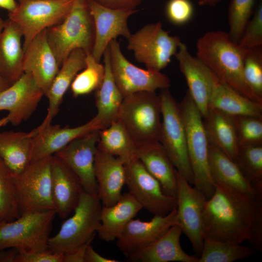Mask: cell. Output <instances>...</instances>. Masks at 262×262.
<instances>
[{
	"mask_svg": "<svg viewBox=\"0 0 262 262\" xmlns=\"http://www.w3.org/2000/svg\"><path fill=\"white\" fill-rule=\"evenodd\" d=\"M63 256L49 250L33 252L19 251L16 262H63Z\"/></svg>",
	"mask_w": 262,
	"mask_h": 262,
	"instance_id": "cell-44",
	"label": "cell"
},
{
	"mask_svg": "<svg viewBox=\"0 0 262 262\" xmlns=\"http://www.w3.org/2000/svg\"><path fill=\"white\" fill-rule=\"evenodd\" d=\"M177 224L161 237L129 260L139 262H198V257L187 254L180 244L182 234Z\"/></svg>",
	"mask_w": 262,
	"mask_h": 262,
	"instance_id": "cell-29",
	"label": "cell"
},
{
	"mask_svg": "<svg viewBox=\"0 0 262 262\" xmlns=\"http://www.w3.org/2000/svg\"><path fill=\"white\" fill-rule=\"evenodd\" d=\"M93 17L95 39L92 55L96 61L100 62L109 43L118 36L127 39L131 35L128 25L129 17L137 11L111 8L103 6L95 0H86Z\"/></svg>",
	"mask_w": 262,
	"mask_h": 262,
	"instance_id": "cell-17",
	"label": "cell"
},
{
	"mask_svg": "<svg viewBox=\"0 0 262 262\" xmlns=\"http://www.w3.org/2000/svg\"><path fill=\"white\" fill-rule=\"evenodd\" d=\"M179 105L185 131L193 186L208 199L213 193L215 184L209 169V143L203 117L188 91Z\"/></svg>",
	"mask_w": 262,
	"mask_h": 262,
	"instance_id": "cell-3",
	"label": "cell"
},
{
	"mask_svg": "<svg viewBox=\"0 0 262 262\" xmlns=\"http://www.w3.org/2000/svg\"><path fill=\"white\" fill-rule=\"evenodd\" d=\"M4 24V20L0 17V34L2 32Z\"/></svg>",
	"mask_w": 262,
	"mask_h": 262,
	"instance_id": "cell-53",
	"label": "cell"
},
{
	"mask_svg": "<svg viewBox=\"0 0 262 262\" xmlns=\"http://www.w3.org/2000/svg\"><path fill=\"white\" fill-rule=\"evenodd\" d=\"M51 192L56 214L65 219L77 206L84 191L80 180L59 157L53 155L50 161Z\"/></svg>",
	"mask_w": 262,
	"mask_h": 262,
	"instance_id": "cell-20",
	"label": "cell"
},
{
	"mask_svg": "<svg viewBox=\"0 0 262 262\" xmlns=\"http://www.w3.org/2000/svg\"><path fill=\"white\" fill-rule=\"evenodd\" d=\"M137 157L159 181L164 193L176 197L177 171L160 142L137 147Z\"/></svg>",
	"mask_w": 262,
	"mask_h": 262,
	"instance_id": "cell-26",
	"label": "cell"
},
{
	"mask_svg": "<svg viewBox=\"0 0 262 262\" xmlns=\"http://www.w3.org/2000/svg\"><path fill=\"white\" fill-rule=\"evenodd\" d=\"M98 3L116 9L135 10L143 0H95Z\"/></svg>",
	"mask_w": 262,
	"mask_h": 262,
	"instance_id": "cell-45",
	"label": "cell"
},
{
	"mask_svg": "<svg viewBox=\"0 0 262 262\" xmlns=\"http://www.w3.org/2000/svg\"><path fill=\"white\" fill-rule=\"evenodd\" d=\"M78 73L70 88L74 97L88 94L96 91L101 84L105 75L104 65L98 62L92 53L86 56V67Z\"/></svg>",
	"mask_w": 262,
	"mask_h": 262,
	"instance_id": "cell-38",
	"label": "cell"
},
{
	"mask_svg": "<svg viewBox=\"0 0 262 262\" xmlns=\"http://www.w3.org/2000/svg\"><path fill=\"white\" fill-rule=\"evenodd\" d=\"M243 71L249 86L257 96L262 99V47L245 48Z\"/></svg>",
	"mask_w": 262,
	"mask_h": 262,
	"instance_id": "cell-40",
	"label": "cell"
},
{
	"mask_svg": "<svg viewBox=\"0 0 262 262\" xmlns=\"http://www.w3.org/2000/svg\"><path fill=\"white\" fill-rule=\"evenodd\" d=\"M23 35L18 25L8 18L0 34V74L11 84L24 73Z\"/></svg>",
	"mask_w": 262,
	"mask_h": 262,
	"instance_id": "cell-27",
	"label": "cell"
},
{
	"mask_svg": "<svg viewBox=\"0 0 262 262\" xmlns=\"http://www.w3.org/2000/svg\"><path fill=\"white\" fill-rule=\"evenodd\" d=\"M19 251L14 247L0 250V262H16Z\"/></svg>",
	"mask_w": 262,
	"mask_h": 262,
	"instance_id": "cell-48",
	"label": "cell"
},
{
	"mask_svg": "<svg viewBox=\"0 0 262 262\" xmlns=\"http://www.w3.org/2000/svg\"><path fill=\"white\" fill-rule=\"evenodd\" d=\"M203 118L208 142L235 162L239 146L232 115L209 107Z\"/></svg>",
	"mask_w": 262,
	"mask_h": 262,
	"instance_id": "cell-30",
	"label": "cell"
},
{
	"mask_svg": "<svg viewBox=\"0 0 262 262\" xmlns=\"http://www.w3.org/2000/svg\"><path fill=\"white\" fill-rule=\"evenodd\" d=\"M127 48L136 60L148 69L161 71L171 62L181 42L178 36L170 35L160 22L147 24L131 34Z\"/></svg>",
	"mask_w": 262,
	"mask_h": 262,
	"instance_id": "cell-11",
	"label": "cell"
},
{
	"mask_svg": "<svg viewBox=\"0 0 262 262\" xmlns=\"http://www.w3.org/2000/svg\"><path fill=\"white\" fill-rule=\"evenodd\" d=\"M60 67L45 29L32 40L24 50L23 72L32 75L46 96Z\"/></svg>",
	"mask_w": 262,
	"mask_h": 262,
	"instance_id": "cell-21",
	"label": "cell"
},
{
	"mask_svg": "<svg viewBox=\"0 0 262 262\" xmlns=\"http://www.w3.org/2000/svg\"><path fill=\"white\" fill-rule=\"evenodd\" d=\"M142 209L128 193L122 194L118 201L110 206H102L100 224L97 232L102 240L109 242L117 239L127 224Z\"/></svg>",
	"mask_w": 262,
	"mask_h": 262,
	"instance_id": "cell-28",
	"label": "cell"
},
{
	"mask_svg": "<svg viewBox=\"0 0 262 262\" xmlns=\"http://www.w3.org/2000/svg\"><path fill=\"white\" fill-rule=\"evenodd\" d=\"M161 103L155 92H137L124 98L118 120L137 147L160 142Z\"/></svg>",
	"mask_w": 262,
	"mask_h": 262,
	"instance_id": "cell-5",
	"label": "cell"
},
{
	"mask_svg": "<svg viewBox=\"0 0 262 262\" xmlns=\"http://www.w3.org/2000/svg\"><path fill=\"white\" fill-rule=\"evenodd\" d=\"M166 15L173 24L182 25L189 21L194 15V7L189 0H169L166 6Z\"/></svg>",
	"mask_w": 262,
	"mask_h": 262,
	"instance_id": "cell-43",
	"label": "cell"
},
{
	"mask_svg": "<svg viewBox=\"0 0 262 262\" xmlns=\"http://www.w3.org/2000/svg\"><path fill=\"white\" fill-rule=\"evenodd\" d=\"M177 224L179 222L176 208L165 215H154L147 221L132 219L116 240V246L129 260Z\"/></svg>",
	"mask_w": 262,
	"mask_h": 262,
	"instance_id": "cell-15",
	"label": "cell"
},
{
	"mask_svg": "<svg viewBox=\"0 0 262 262\" xmlns=\"http://www.w3.org/2000/svg\"><path fill=\"white\" fill-rule=\"evenodd\" d=\"M101 208L97 194L83 191L73 214L63 222L56 234L50 237L48 249L64 255L92 241L100 224Z\"/></svg>",
	"mask_w": 262,
	"mask_h": 262,
	"instance_id": "cell-6",
	"label": "cell"
},
{
	"mask_svg": "<svg viewBox=\"0 0 262 262\" xmlns=\"http://www.w3.org/2000/svg\"><path fill=\"white\" fill-rule=\"evenodd\" d=\"M11 84L0 74V93L8 88Z\"/></svg>",
	"mask_w": 262,
	"mask_h": 262,
	"instance_id": "cell-51",
	"label": "cell"
},
{
	"mask_svg": "<svg viewBox=\"0 0 262 262\" xmlns=\"http://www.w3.org/2000/svg\"><path fill=\"white\" fill-rule=\"evenodd\" d=\"M125 184L129 193L154 215H165L177 207L176 197L163 192L159 181L137 158L125 164Z\"/></svg>",
	"mask_w": 262,
	"mask_h": 262,
	"instance_id": "cell-13",
	"label": "cell"
},
{
	"mask_svg": "<svg viewBox=\"0 0 262 262\" xmlns=\"http://www.w3.org/2000/svg\"><path fill=\"white\" fill-rule=\"evenodd\" d=\"M98 149L121 159L125 164L137 159V147L129 132L119 120L100 130Z\"/></svg>",
	"mask_w": 262,
	"mask_h": 262,
	"instance_id": "cell-34",
	"label": "cell"
},
{
	"mask_svg": "<svg viewBox=\"0 0 262 262\" xmlns=\"http://www.w3.org/2000/svg\"><path fill=\"white\" fill-rule=\"evenodd\" d=\"M44 95L32 75L24 73L0 93V111H7L8 122L17 126L30 117Z\"/></svg>",
	"mask_w": 262,
	"mask_h": 262,
	"instance_id": "cell-18",
	"label": "cell"
},
{
	"mask_svg": "<svg viewBox=\"0 0 262 262\" xmlns=\"http://www.w3.org/2000/svg\"><path fill=\"white\" fill-rule=\"evenodd\" d=\"M255 0H231L228 9L230 39L238 43L246 26L252 16Z\"/></svg>",
	"mask_w": 262,
	"mask_h": 262,
	"instance_id": "cell-39",
	"label": "cell"
},
{
	"mask_svg": "<svg viewBox=\"0 0 262 262\" xmlns=\"http://www.w3.org/2000/svg\"><path fill=\"white\" fill-rule=\"evenodd\" d=\"M175 56L187 82V91L204 118L208 113L216 76L196 56H193L181 42Z\"/></svg>",
	"mask_w": 262,
	"mask_h": 262,
	"instance_id": "cell-19",
	"label": "cell"
},
{
	"mask_svg": "<svg viewBox=\"0 0 262 262\" xmlns=\"http://www.w3.org/2000/svg\"><path fill=\"white\" fill-rule=\"evenodd\" d=\"M36 128L29 132L0 133V157L13 174H18L31 162Z\"/></svg>",
	"mask_w": 262,
	"mask_h": 262,
	"instance_id": "cell-31",
	"label": "cell"
},
{
	"mask_svg": "<svg viewBox=\"0 0 262 262\" xmlns=\"http://www.w3.org/2000/svg\"><path fill=\"white\" fill-rule=\"evenodd\" d=\"M238 44L244 48L262 46V1L259 0L254 8Z\"/></svg>",
	"mask_w": 262,
	"mask_h": 262,
	"instance_id": "cell-42",
	"label": "cell"
},
{
	"mask_svg": "<svg viewBox=\"0 0 262 262\" xmlns=\"http://www.w3.org/2000/svg\"><path fill=\"white\" fill-rule=\"evenodd\" d=\"M51 157L32 161L21 172L13 174L20 215L55 210L51 192Z\"/></svg>",
	"mask_w": 262,
	"mask_h": 262,
	"instance_id": "cell-8",
	"label": "cell"
},
{
	"mask_svg": "<svg viewBox=\"0 0 262 262\" xmlns=\"http://www.w3.org/2000/svg\"><path fill=\"white\" fill-rule=\"evenodd\" d=\"M17 5L15 0H0V8L7 10L8 12L15 10Z\"/></svg>",
	"mask_w": 262,
	"mask_h": 262,
	"instance_id": "cell-49",
	"label": "cell"
},
{
	"mask_svg": "<svg viewBox=\"0 0 262 262\" xmlns=\"http://www.w3.org/2000/svg\"><path fill=\"white\" fill-rule=\"evenodd\" d=\"M102 129L96 116L87 123L73 128L51 124L38 126L36 128V133L33 141L32 161L52 156L76 138Z\"/></svg>",
	"mask_w": 262,
	"mask_h": 262,
	"instance_id": "cell-23",
	"label": "cell"
},
{
	"mask_svg": "<svg viewBox=\"0 0 262 262\" xmlns=\"http://www.w3.org/2000/svg\"><path fill=\"white\" fill-rule=\"evenodd\" d=\"M176 193L179 225L188 238L198 257L204 241L202 214L206 198L178 172Z\"/></svg>",
	"mask_w": 262,
	"mask_h": 262,
	"instance_id": "cell-14",
	"label": "cell"
},
{
	"mask_svg": "<svg viewBox=\"0 0 262 262\" xmlns=\"http://www.w3.org/2000/svg\"><path fill=\"white\" fill-rule=\"evenodd\" d=\"M208 143L209 166L214 184L262 201V196L247 180L235 163L216 146Z\"/></svg>",
	"mask_w": 262,
	"mask_h": 262,
	"instance_id": "cell-24",
	"label": "cell"
},
{
	"mask_svg": "<svg viewBox=\"0 0 262 262\" xmlns=\"http://www.w3.org/2000/svg\"><path fill=\"white\" fill-rule=\"evenodd\" d=\"M16 9L8 12V18L19 27L24 50L32 40L45 29L64 20L74 0H19Z\"/></svg>",
	"mask_w": 262,
	"mask_h": 262,
	"instance_id": "cell-10",
	"label": "cell"
},
{
	"mask_svg": "<svg viewBox=\"0 0 262 262\" xmlns=\"http://www.w3.org/2000/svg\"><path fill=\"white\" fill-rule=\"evenodd\" d=\"M94 175L98 196L103 206L115 204L122 194L126 182L124 162L97 148L94 161Z\"/></svg>",
	"mask_w": 262,
	"mask_h": 262,
	"instance_id": "cell-22",
	"label": "cell"
},
{
	"mask_svg": "<svg viewBox=\"0 0 262 262\" xmlns=\"http://www.w3.org/2000/svg\"><path fill=\"white\" fill-rule=\"evenodd\" d=\"M47 35L60 66L74 49H81L86 54L91 53L95 29L86 0H74L64 20L47 29Z\"/></svg>",
	"mask_w": 262,
	"mask_h": 262,
	"instance_id": "cell-4",
	"label": "cell"
},
{
	"mask_svg": "<svg viewBox=\"0 0 262 262\" xmlns=\"http://www.w3.org/2000/svg\"><path fill=\"white\" fill-rule=\"evenodd\" d=\"M203 237L242 244L247 241L262 250V202L215 184L202 214Z\"/></svg>",
	"mask_w": 262,
	"mask_h": 262,
	"instance_id": "cell-1",
	"label": "cell"
},
{
	"mask_svg": "<svg viewBox=\"0 0 262 262\" xmlns=\"http://www.w3.org/2000/svg\"><path fill=\"white\" fill-rule=\"evenodd\" d=\"M115 259H109L102 256L97 253L91 246V243L89 244L86 248L84 262H118Z\"/></svg>",
	"mask_w": 262,
	"mask_h": 262,
	"instance_id": "cell-47",
	"label": "cell"
},
{
	"mask_svg": "<svg viewBox=\"0 0 262 262\" xmlns=\"http://www.w3.org/2000/svg\"><path fill=\"white\" fill-rule=\"evenodd\" d=\"M247 180L262 196V146H240L234 162Z\"/></svg>",
	"mask_w": 262,
	"mask_h": 262,
	"instance_id": "cell-36",
	"label": "cell"
},
{
	"mask_svg": "<svg viewBox=\"0 0 262 262\" xmlns=\"http://www.w3.org/2000/svg\"><path fill=\"white\" fill-rule=\"evenodd\" d=\"M245 48L232 41L227 33L212 31L199 38L196 57L223 82L244 96L262 104L244 75Z\"/></svg>",
	"mask_w": 262,
	"mask_h": 262,
	"instance_id": "cell-2",
	"label": "cell"
},
{
	"mask_svg": "<svg viewBox=\"0 0 262 262\" xmlns=\"http://www.w3.org/2000/svg\"><path fill=\"white\" fill-rule=\"evenodd\" d=\"M105 75L101 85L96 90L95 102L97 109L96 116L102 129L118 120L124 97L117 87L112 75L110 62L109 46L103 54Z\"/></svg>",
	"mask_w": 262,
	"mask_h": 262,
	"instance_id": "cell-32",
	"label": "cell"
},
{
	"mask_svg": "<svg viewBox=\"0 0 262 262\" xmlns=\"http://www.w3.org/2000/svg\"><path fill=\"white\" fill-rule=\"evenodd\" d=\"M110 66L114 79L124 98L142 91L168 89L170 80L161 71L143 69L130 63L123 54L116 39L109 44Z\"/></svg>",
	"mask_w": 262,
	"mask_h": 262,
	"instance_id": "cell-12",
	"label": "cell"
},
{
	"mask_svg": "<svg viewBox=\"0 0 262 262\" xmlns=\"http://www.w3.org/2000/svg\"><path fill=\"white\" fill-rule=\"evenodd\" d=\"M56 213L50 210L21 214L12 221H0V250L14 247L18 251H44Z\"/></svg>",
	"mask_w": 262,
	"mask_h": 262,
	"instance_id": "cell-7",
	"label": "cell"
},
{
	"mask_svg": "<svg viewBox=\"0 0 262 262\" xmlns=\"http://www.w3.org/2000/svg\"><path fill=\"white\" fill-rule=\"evenodd\" d=\"M91 242H87L73 251L64 254L63 262H84L86 248Z\"/></svg>",
	"mask_w": 262,
	"mask_h": 262,
	"instance_id": "cell-46",
	"label": "cell"
},
{
	"mask_svg": "<svg viewBox=\"0 0 262 262\" xmlns=\"http://www.w3.org/2000/svg\"><path fill=\"white\" fill-rule=\"evenodd\" d=\"M239 146H262V118L232 115Z\"/></svg>",
	"mask_w": 262,
	"mask_h": 262,
	"instance_id": "cell-41",
	"label": "cell"
},
{
	"mask_svg": "<svg viewBox=\"0 0 262 262\" xmlns=\"http://www.w3.org/2000/svg\"><path fill=\"white\" fill-rule=\"evenodd\" d=\"M222 0H199L198 4L200 5L214 6Z\"/></svg>",
	"mask_w": 262,
	"mask_h": 262,
	"instance_id": "cell-50",
	"label": "cell"
},
{
	"mask_svg": "<svg viewBox=\"0 0 262 262\" xmlns=\"http://www.w3.org/2000/svg\"><path fill=\"white\" fill-rule=\"evenodd\" d=\"M252 248L204 237L202 251L198 262H232L251 256Z\"/></svg>",
	"mask_w": 262,
	"mask_h": 262,
	"instance_id": "cell-35",
	"label": "cell"
},
{
	"mask_svg": "<svg viewBox=\"0 0 262 262\" xmlns=\"http://www.w3.org/2000/svg\"><path fill=\"white\" fill-rule=\"evenodd\" d=\"M209 107L231 115L262 118V104L241 95L215 77Z\"/></svg>",
	"mask_w": 262,
	"mask_h": 262,
	"instance_id": "cell-33",
	"label": "cell"
},
{
	"mask_svg": "<svg viewBox=\"0 0 262 262\" xmlns=\"http://www.w3.org/2000/svg\"><path fill=\"white\" fill-rule=\"evenodd\" d=\"M100 130L91 131L76 138L54 154L77 175L84 191L93 195L98 193L94 161Z\"/></svg>",
	"mask_w": 262,
	"mask_h": 262,
	"instance_id": "cell-16",
	"label": "cell"
},
{
	"mask_svg": "<svg viewBox=\"0 0 262 262\" xmlns=\"http://www.w3.org/2000/svg\"><path fill=\"white\" fill-rule=\"evenodd\" d=\"M19 216L13 174L0 157V221Z\"/></svg>",
	"mask_w": 262,
	"mask_h": 262,
	"instance_id": "cell-37",
	"label": "cell"
},
{
	"mask_svg": "<svg viewBox=\"0 0 262 262\" xmlns=\"http://www.w3.org/2000/svg\"><path fill=\"white\" fill-rule=\"evenodd\" d=\"M159 96L162 116L160 142L177 172L193 185L185 131L179 103L168 89H162Z\"/></svg>",
	"mask_w": 262,
	"mask_h": 262,
	"instance_id": "cell-9",
	"label": "cell"
},
{
	"mask_svg": "<svg viewBox=\"0 0 262 262\" xmlns=\"http://www.w3.org/2000/svg\"><path fill=\"white\" fill-rule=\"evenodd\" d=\"M85 52L81 49L73 50L60 67L46 96L49 104L47 113L42 123L44 127L51 124L58 114L64 96L79 72L86 67Z\"/></svg>",
	"mask_w": 262,
	"mask_h": 262,
	"instance_id": "cell-25",
	"label": "cell"
},
{
	"mask_svg": "<svg viewBox=\"0 0 262 262\" xmlns=\"http://www.w3.org/2000/svg\"><path fill=\"white\" fill-rule=\"evenodd\" d=\"M8 123V120L6 116L1 118L0 119V128L5 126Z\"/></svg>",
	"mask_w": 262,
	"mask_h": 262,
	"instance_id": "cell-52",
	"label": "cell"
}]
</instances>
